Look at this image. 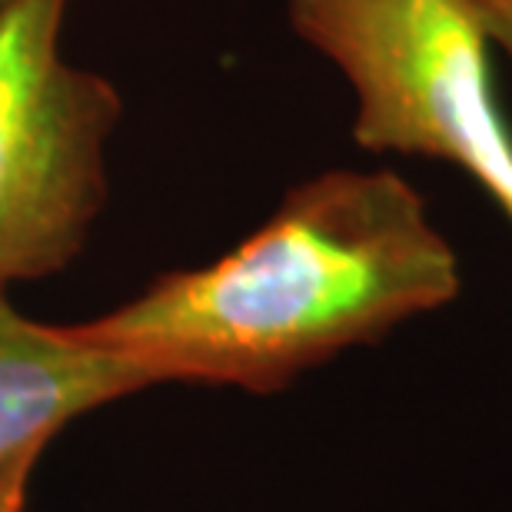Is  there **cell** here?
Here are the masks:
<instances>
[{"label": "cell", "instance_id": "cell-1", "mask_svg": "<svg viewBox=\"0 0 512 512\" xmlns=\"http://www.w3.org/2000/svg\"><path fill=\"white\" fill-rule=\"evenodd\" d=\"M463 266L396 170H326L286 190L230 253L160 276L114 313L80 323L90 343L157 383L276 393L313 366L449 306Z\"/></svg>", "mask_w": 512, "mask_h": 512}, {"label": "cell", "instance_id": "cell-2", "mask_svg": "<svg viewBox=\"0 0 512 512\" xmlns=\"http://www.w3.org/2000/svg\"><path fill=\"white\" fill-rule=\"evenodd\" d=\"M286 14L350 84L356 147L449 163L512 223V124L473 0H290Z\"/></svg>", "mask_w": 512, "mask_h": 512}, {"label": "cell", "instance_id": "cell-3", "mask_svg": "<svg viewBox=\"0 0 512 512\" xmlns=\"http://www.w3.org/2000/svg\"><path fill=\"white\" fill-rule=\"evenodd\" d=\"M70 0H0V286L67 266L107 200L110 80L60 50Z\"/></svg>", "mask_w": 512, "mask_h": 512}, {"label": "cell", "instance_id": "cell-4", "mask_svg": "<svg viewBox=\"0 0 512 512\" xmlns=\"http://www.w3.org/2000/svg\"><path fill=\"white\" fill-rule=\"evenodd\" d=\"M147 386L137 366L77 326L34 323L0 293V473L34 463L74 416Z\"/></svg>", "mask_w": 512, "mask_h": 512}, {"label": "cell", "instance_id": "cell-5", "mask_svg": "<svg viewBox=\"0 0 512 512\" xmlns=\"http://www.w3.org/2000/svg\"><path fill=\"white\" fill-rule=\"evenodd\" d=\"M473 7L493 44L512 57V0H473Z\"/></svg>", "mask_w": 512, "mask_h": 512}, {"label": "cell", "instance_id": "cell-6", "mask_svg": "<svg viewBox=\"0 0 512 512\" xmlns=\"http://www.w3.org/2000/svg\"><path fill=\"white\" fill-rule=\"evenodd\" d=\"M30 466L34 463H20L7 469V473H0V512H24Z\"/></svg>", "mask_w": 512, "mask_h": 512}]
</instances>
